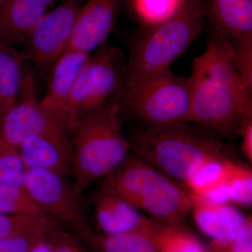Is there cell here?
<instances>
[{
  "mask_svg": "<svg viewBox=\"0 0 252 252\" xmlns=\"http://www.w3.org/2000/svg\"><path fill=\"white\" fill-rule=\"evenodd\" d=\"M83 0H61L26 37L28 58L41 68L53 66L67 49Z\"/></svg>",
  "mask_w": 252,
  "mask_h": 252,
  "instance_id": "obj_10",
  "label": "cell"
},
{
  "mask_svg": "<svg viewBox=\"0 0 252 252\" xmlns=\"http://www.w3.org/2000/svg\"><path fill=\"white\" fill-rule=\"evenodd\" d=\"M205 4L187 5L162 22L149 27L130 49L127 79H143L169 70L203 32Z\"/></svg>",
  "mask_w": 252,
  "mask_h": 252,
  "instance_id": "obj_5",
  "label": "cell"
},
{
  "mask_svg": "<svg viewBox=\"0 0 252 252\" xmlns=\"http://www.w3.org/2000/svg\"><path fill=\"white\" fill-rule=\"evenodd\" d=\"M27 55L0 44V115L19 98Z\"/></svg>",
  "mask_w": 252,
  "mask_h": 252,
  "instance_id": "obj_18",
  "label": "cell"
},
{
  "mask_svg": "<svg viewBox=\"0 0 252 252\" xmlns=\"http://www.w3.org/2000/svg\"><path fill=\"white\" fill-rule=\"evenodd\" d=\"M229 41L235 69L244 85L252 94V34Z\"/></svg>",
  "mask_w": 252,
  "mask_h": 252,
  "instance_id": "obj_27",
  "label": "cell"
},
{
  "mask_svg": "<svg viewBox=\"0 0 252 252\" xmlns=\"http://www.w3.org/2000/svg\"><path fill=\"white\" fill-rule=\"evenodd\" d=\"M6 1H7V0H0V8L6 3Z\"/></svg>",
  "mask_w": 252,
  "mask_h": 252,
  "instance_id": "obj_33",
  "label": "cell"
},
{
  "mask_svg": "<svg viewBox=\"0 0 252 252\" xmlns=\"http://www.w3.org/2000/svg\"><path fill=\"white\" fill-rule=\"evenodd\" d=\"M122 1L88 0L81 5L66 50L90 54L104 45L117 23Z\"/></svg>",
  "mask_w": 252,
  "mask_h": 252,
  "instance_id": "obj_11",
  "label": "cell"
},
{
  "mask_svg": "<svg viewBox=\"0 0 252 252\" xmlns=\"http://www.w3.org/2000/svg\"><path fill=\"white\" fill-rule=\"evenodd\" d=\"M238 135L241 138V151L250 164L252 162V114L245 117L240 124Z\"/></svg>",
  "mask_w": 252,
  "mask_h": 252,
  "instance_id": "obj_30",
  "label": "cell"
},
{
  "mask_svg": "<svg viewBox=\"0 0 252 252\" xmlns=\"http://www.w3.org/2000/svg\"><path fill=\"white\" fill-rule=\"evenodd\" d=\"M181 2L185 6L187 5L203 4L205 0H180Z\"/></svg>",
  "mask_w": 252,
  "mask_h": 252,
  "instance_id": "obj_32",
  "label": "cell"
},
{
  "mask_svg": "<svg viewBox=\"0 0 252 252\" xmlns=\"http://www.w3.org/2000/svg\"><path fill=\"white\" fill-rule=\"evenodd\" d=\"M61 0H7L0 8V44L14 48Z\"/></svg>",
  "mask_w": 252,
  "mask_h": 252,
  "instance_id": "obj_15",
  "label": "cell"
},
{
  "mask_svg": "<svg viewBox=\"0 0 252 252\" xmlns=\"http://www.w3.org/2000/svg\"><path fill=\"white\" fill-rule=\"evenodd\" d=\"M226 158L228 157L211 158L200 164L186 181L185 185L189 193L205 198L212 191L224 185L226 180Z\"/></svg>",
  "mask_w": 252,
  "mask_h": 252,
  "instance_id": "obj_21",
  "label": "cell"
},
{
  "mask_svg": "<svg viewBox=\"0 0 252 252\" xmlns=\"http://www.w3.org/2000/svg\"><path fill=\"white\" fill-rule=\"evenodd\" d=\"M211 33L230 39L252 34V0H205Z\"/></svg>",
  "mask_w": 252,
  "mask_h": 252,
  "instance_id": "obj_16",
  "label": "cell"
},
{
  "mask_svg": "<svg viewBox=\"0 0 252 252\" xmlns=\"http://www.w3.org/2000/svg\"><path fill=\"white\" fill-rule=\"evenodd\" d=\"M56 226V221L45 213L0 214V240L16 236L40 238Z\"/></svg>",
  "mask_w": 252,
  "mask_h": 252,
  "instance_id": "obj_20",
  "label": "cell"
},
{
  "mask_svg": "<svg viewBox=\"0 0 252 252\" xmlns=\"http://www.w3.org/2000/svg\"><path fill=\"white\" fill-rule=\"evenodd\" d=\"M28 136H36L52 142L72 160L69 131L41 107L36 97L33 73L31 69H25L18 102L0 115V137L17 147Z\"/></svg>",
  "mask_w": 252,
  "mask_h": 252,
  "instance_id": "obj_8",
  "label": "cell"
},
{
  "mask_svg": "<svg viewBox=\"0 0 252 252\" xmlns=\"http://www.w3.org/2000/svg\"><path fill=\"white\" fill-rule=\"evenodd\" d=\"M126 66L119 51L105 44L89 56L68 99L66 122L69 132L79 119L100 109L122 91L127 79Z\"/></svg>",
  "mask_w": 252,
  "mask_h": 252,
  "instance_id": "obj_7",
  "label": "cell"
},
{
  "mask_svg": "<svg viewBox=\"0 0 252 252\" xmlns=\"http://www.w3.org/2000/svg\"><path fill=\"white\" fill-rule=\"evenodd\" d=\"M127 140L135 155L172 180L185 184L207 159L227 157L226 145L187 124L142 126Z\"/></svg>",
  "mask_w": 252,
  "mask_h": 252,
  "instance_id": "obj_3",
  "label": "cell"
},
{
  "mask_svg": "<svg viewBox=\"0 0 252 252\" xmlns=\"http://www.w3.org/2000/svg\"><path fill=\"white\" fill-rule=\"evenodd\" d=\"M26 169L17 148L0 137V185L24 187Z\"/></svg>",
  "mask_w": 252,
  "mask_h": 252,
  "instance_id": "obj_26",
  "label": "cell"
},
{
  "mask_svg": "<svg viewBox=\"0 0 252 252\" xmlns=\"http://www.w3.org/2000/svg\"><path fill=\"white\" fill-rule=\"evenodd\" d=\"M44 213L24 187L0 185V214Z\"/></svg>",
  "mask_w": 252,
  "mask_h": 252,
  "instance_id": "obj_25",
  "label": "cell"
},
{
  "mask_svg": "<svg viewBox=\"0 0 252 252\" xmlns=\"http://www.w3.org/2000/svg\"><path fill=\"white\" fill-rule=\"evenodd\" d=\"M120 98L122 107L143 126L190 123V79L173 74L170 69L143 79H126Z\"/></svg>",
  "mask_w": 252,
  "mask_h": 252,
  "instance_id": "obj_6",
  "label": "cell"
},
{
  "mask_svg": "<svg viewBox=\"0 0 252 252\" xmlns=\"http://www.w3.org/2000/svg\"><path fill=\"white\" fill-rule=\"evenodd\" d=\"M64 176L42 169L27 168L23 185L41 210L54 220L86 229L80 197Z\"/></svg>",
  "mask_w": 252,
  "mask_h": 252,
  "instance_id": "obj_9",
  "label": "cell"
},
{
  "mask_svg": "<svg viewBox=\"0 0 252 252\" xmlns=\"http://www.w3.org/2000/svg\"><path fill=\"white\" fill-rule=\"evenodd\" d=\"M158 252H210L193 233L178 224H166L159 238Z\"/></svg>",
  "mask_w": 252,
  "mask_h": 252,
  "instance_id": "obj_23",
  "label": "cell"
},
{
  "mask_svg": "<svg viewBox=\"0 0 252 252\" xmlns=\"http://www.w3.org/2000/svg\"><path fill=\"white\" fill-rule=\"evenodd\" d=\"M120 92L100 109L79 119L71 131L72 185L79 196L95 181L110 175L131 152L122 131Z\"/></svg>",
  "mask_w": 252,
  "mask_h": 252,
  "instance_id": "obj_2",
  "label": "cell"
},
{
  "mask_svg": "<svg viewBox=\"0 0 252 252\" xmlns=\"http://www.w3.org/2000/svg\"><path fill=\"white\" fill-rule=\"evenodd\" d=\"M130 5L136 16L149 27L168 19L185 6L180 0H130Z\"/></svg>",
  "mask_w": 252,
  "mask_h": 252,
  "instance_id": "obj_24",
  "label": "cell"
},
{
  "mask_svg": "<svg viewBox=\"0 0 252 252\" xmlns=\"http://www.w3.org/2000/svg\"><path fill=\"white\" fill-rule=\"evenodd\" d=\"M105 180L114 193L160 223L178 224L190 212L188 190L136 155L129 154Z\"/></svg>",
  "mask_w": 252,
  "mask_h": 252,
  "instance_id": "obj_4",
  "label": "cell"
},
{
  "mask_svg": "<svg viewBox=\"0 0 252 252\" xmlns=\"http://www.w3.org/2000/svg\"><path fill=\"white\" fill-rule=\"evenodd\" d=\"M77 252H82L80 251V250H79V249H78L77 248Z\"/></svg>",
  "mask_w": 252,
  "mask_h": 252,
  "instance_id": "obj_34",
  "label": "cell"
},
{
  "mask_svg": "<svg viewBox=\"0 0 252 252\" xmlns=\"http://www.w3.org/2000/svg\"><path fill=\"white\" fill-rule=\"evenodd\" d=\"M189 79L190 122L220 137L238 135L243 119L252 114V94L235 69L229 39L211 33L206 49L194 59Z\"/></svg>",
  "mask_w": 252,
  "mask_h": 252,
  "instance_id": "obj_1",
  "label": "cell"
},
{
  "mask_svg": "<svg viewBox=\"0 0 252 252\" xmlns=\"http://www.w3.org/2000/svg\"><path fill=\"white\" fill-rule=\"evenodd\" d=\"M29 252H54L51 245L44 240H39L32 246Z\"/></svg>",
  "mask_w": 252,
  "mask_h": 252,
  "instance_id": "obj_31",
  "label": "cell"
},
{
  "mask_svg": "<svg viewBox=\"0 0 252 252\" xmlns=\"http://www.w3.org/2000/svg\"><path fill=\"white\" fill-rule=\"evenodd\" d=\"M94 215L105 235L147 230L160 223L141 213L104 184L94 197Z\"/></svg>",
  "mask_w": 252,
  "mask_h": 252,
  "instance_id": "obj_13",
  "label": "cell"
},
{
  "mask_svg": "<svg viewBox=\"0 0 252 252\" xmlns=\"http://www.w3.org/2000/svg\"><path fill=\"white\" fill-rule=\"evenodd\" d=\"M26 168L42 169L63 176H72V160L52 142L28 136L16 147Z\"/></svg>",
  "mask_w": 252,
  "mask_h": 252,
  "instance_id": "obj_17",
  "label": "cell"
},
{
  "mask_svg": "<svg viewBox=\"0 0 252 252\" xmlns=\"http://www.w3.org/2000/svg\"><path fill=\"white\" fill-rule=\"evenodd\" d=\"M193 220L198 229L211 240L221 245L236 238L252 221L232 204L213 203L190 193Z\"/></svg>",
  "mask_w": 252,
  "mask_h": 252,
  "instance_id": "obj_12",
  "label": "cell"
},
{
  "mask_svg": "<svg viewBox=\"0 0 252 252\" xmlns=\"http://www.w3.org/2000/svg\"><path fill=\"white\" fill-rule=\"evenodd\" d=\"M36 237L16 236L0 240V252H29L38 240Z\"/></svg>",
  "mask_w": 252,
  "mask_h": 252,
  "instance_id": "obj_29",
  "label": "cell"
},
{
  "mask_svg": "<svg viewBox=\"0 0 252 252\" xmlns=\"http://www.w3.org/2000/svg\"><path fill=\"white\" fill-rule=\"evenodd\" d=\"M165 223L138 231L105 235L100 239L104 252H158L159 238Z\"/></svg>",
  "mask_w": 252,
  "mask_h": 252,
  "instance_id": "obj_19",
  "label": "cell"
},
{
  "mask_svg": "<svg viewBox=\"0 0 252 252\" xmlns=\"http://www.w3.org/2000/svg\"><path fill=\"white\" fill-rule=\"evenodd\" d=\"M89 56L81 51L66 50L53 64L49 89L45 96L39 100L41 107L58 119L67 130L66 108L68 99Z\"/></svg>",
  "mask_w": 252,
  "mask_h": 252,
  "instance_id": "obj_14",
  "label": "cell"
},
{
  "mask_svg": "<svg viewBox=\"0 0 252 252\" xmlns=\"http://www.w3.org/2000/svg\"><path fill=\"white\" fill-rule=\"evenodd\" d=\"M226 186L230 204L251 207L252 204V170L241 162L226 158Z\"/></svg>",
  "mask_w": 252,
  "mask_h": 252,
  "instance_id": "obj_22",
  "label": "cell"
},
{
  "mask_svg": "<svg viewBox=\"0 0 252 252\" xmlns=\"http://www.w3.org/2000/svg\"><path fill=\"white\" fill-rule=\"evenodd\" d=\"M210 252H252V221L236 238L221 245H210Z\"/></svg>",
  "mask_w": 252,
  "mask_h": 252,
  "instance_id": "obj_28",
  "label": "cell"
}]
</instances>
